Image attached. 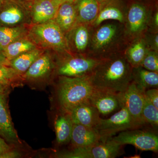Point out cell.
<instances>
[{
  "mask_svg": "<svg viewBox=\"0 0 158 158\" xmlns=\"http://www.w3.org/2000/svg\"><path fill=\"white\" fill-rule=\"evenodd\" d=\"M132 67L123 53L102 59L89 76L93 88L124 92L132 82Z\"/></svg>",
  "mask_w": 158,
  "mask_h": 158,
  "instance_id": "obj_1",
  "label": "cell"
},
{
  "mask_svg": "<svg viewBox=\"0 0 158 158\" xmlns=\"http://www.w3.org/2000/svg\"><path fill=\"white\" fill-rule=\"evenodd\" d=\"M128 41L124 25L116 21H106L94 27L88 56L102 60L123 53Z\"/></svg>",
  "mask_w": 158,
  "mask_h": 158,
  "instance_id": "obj_2",
  "label": "cell"
},
{
  "mask_svg": "<svg viewBox=\"0 0 158 158\" xmlns=\"http://www.w3.org/2000/svg\"><path fill=\"white\" fill-rule=\"evenodd\" d=\"M52 85L55 110L69 113L77 106L89 100L94 88L89 76L76 77L58 76Z\"/></svg>",
  "mask_w": 158,
  "mask_h": 158,
  "instance_id": "obj_3",
  "label": "cell"
},
{
  "mask_svg": "<svg viewBox=\"0 0 158 158\" xmlns=\"http://www.w3.org/2000/svg\"><path fill=\"white\" fill-rule=\"evenodd\" d=\"M27 36L39 48L52 51L58 55L70 53L65 34L53 19L31 25Z\"/></svg>",
  "mask_w": 158,
  "mask_h": 158,
  "instance_id": "obj_4",
  "label": "cell"
},
{
  "mask_svg": "<svg viewBox=\"0 0 158 158\" xmlns=\"http://www.w3.org/2000/svg\"><path fill=\"white\" fill-rule=\"evenodd\" d=\"M56 54L45 50L23 75L24 84L33 90H45L56 77Z\"/></svg>",
  "mask_w": 158,
  "mask_h": 158,
  "instance_id": "obj_5",
  "label": "cell"
},
{
  "mask_svg": "<svg viewBox=\"0 0 158 158\" xmlns=\"http://www.w3.org/2000/svg\"><path fill=\"white\" fill-rule=\"evenodd\" d=\"M156 5L136 1L130 2L123 24L128 43L142 37L147 31L153 9Z\"/></svg>",
  "mask_w": 158,
  "mask_h": 158,
  "instance_id": "obj_6",
  "label": "cell"
},
{
  "mask_svg": "<svg viewBox=\"0 0 158 158\" xmlns=\"http://www.w3.org/2000/svg\"><path fill=\"white\" fill-rule=\"evenodd\" d=\"M101 60L71 53L60 55L56 54V76H89Z\"/></svg>",
  "mask_w": 158,
  "mask_h": 158,
  "instance_id": "obj_7",
  "label": "cell"
},
{
  "mask_svg": "<svg viewBox=\"0 0 158 158\" xmlns=\"http://www.w3.org/2000/svg\"><path fill=\"white\" fill-rule=\"evenodd\" d=\"M123 146L110 138L90 147L72 148L70 150L57 153L56 156L61 158H115L124 153Z\"/></svg>",
  "mask_w": 158,
  "mask_h": 158,
  "instance_id": "obj_8",
  "label": "cell"
},
{
  "mask_svg": "<svg viewBox=\"0 0 158 158\" xmlns=\"http://www.w3.org/2000/svg\"><path fill=\"white\" fill-rule=\"evenodd\" d=\"M94 128L99 135L101 142L107 141L118 132L126 130L140 129L127 108L123 106L119 111L110 118H101Z\"/></svg>",
  "mask_w": 158,
  "mask_h": 158,
  "instance_id": "obj_9",
  "label": "cell"
},
{
  "mask_svg": "<svg viewBox=\"0 0 158 158\" xmlns=\"http://www.w3.org/2000/svg\"><path fill=\"white\" fill-rule=\"evenodd\" d=\"M111 138L123 146L131 144L141 150L158 152V136L151 131L139 129L126 130Z\"/></svg>",
  "mask_w": 158,
  "mask_h": 158,
  "instance_id": "obj_10",
  "label": "cell"
},
{
  "mask_svg": "<svg viewBox=\"0 0 158 158\" xmlns=\"http://www.w3.org/2000/svg\"><path fill=\"white\" fill-rule=\"evenodd\" d=\"M93 29L94 27L91 24L77 22L65 34L71 53L88 56Z\"/></svg>",
  "mask_w": 158,
  "mask_h": 158,
  "instance_id": "obj_11",
  "label": "cell"
},
{
  "mask_svg": "<svg viewBox=\"0 0 158 158\" xmlns=\"http://www.w3.org/2000/svg\"><path fill=\"white\" fill-rule=\"evenodd\" d=\"M31 25L30 6L8 0L0 8V26L15 27Z\"/></svg>",
  "mask_w": 158,
  "mask_h": 158,
  "instance_id": "obj_12",
  "label": "cell"
},
{
  "mask_svg": "<svg viewBox=\"0 0 158 158\" xmlns=\"http://www.w3.org/2000/svg\"><path fill=\"white\" fill-rule=\"evenodd\" d=\"M10 90L0 94V136L9 144L15 148L22 147L10 114L9 95Z\"/></svg>",
  "mask_w": 158,
  "mask_h": 158,
  "instance_id": "obj_13",
  "label": "cell"
},
{
  "mask_svg": "<svg viewBox=\"0 0 158 158\" xmlns=\"http://www.w3.org/2000/svg\"><path fill=\"white\" fill-rule=\"evenodd\" d=\"M89 100L100 114L107 116L120 110L123 106L122 93L93 88Z\"/></svg>",
  "mask_w": 158,
  "mask_h": 158,
  "instance_id": "obj_14",
  "label": "cell"
},
{
  "mask_svg": "<svg viewBox=\"0 0 158 158\" xmlns=\"http://www.w3.org/2000/svg\"><path fill=\"white\" fill-rule=\"evenodd\" d=\"M144 92L132 81L126 90L122 92L123 106L127 108L139 128L146 125L142 116L145 99Z\"/></svg>",
  "mask_w": 158,
  "mask_h": 158,
  "instance_id": "obj_15",
  "label": "cell"
},
{
  "mask_svg": "<svg viewBox=\"0 0 158 158\" xmlns=\"http://www.w3.org/2000/svg\"><path fill=\"white\" fill-rule=\"evenodd\" d=\"M130 2L128 0H110L100 5L98 15L92 24L96 27L106 21H116L124 24Z\"/></svg>",
  "mask_w": 158,
  "mask_h": 158,
  "instance_id": "obj_16",
  "label": "cell"
},
{
  "mask_svg": "<svg viewBox=\"0 0 158 158\" xmlns=\"http://www.w3.org/2000/svg\"><path fill=\"white\" fill-rule=\"evenodd\" d=\"M60 5L56 0H35L30 3L32 24L42 23L53 19Z\"/></svg>",
  "mask_w": 158,
  "mask_h": 158,
  "instance_id": "obj_17",
  "label": "cell"
},
{
  "mask_svg": "<svg viewBox=\"0 0 158 158\" xmlns=\"http://www.w3.org/2000/svg\"><path fill=\"white\" fill-rule=\"evenodd\" d=\"M73 122L94 128L100 120V114L89 100L77 106L69 113Z\"/></svg>",
  "mask_w": 158,
  "mask_h": 158,
  "instance_id": "obj_18",
  "label": "cell"
},
{
  "mask_svg": "<svg viewBox=\"0 0 158 158\" xmlns=\"http://www.w3.org/2000/svg\"><path fill=\"white\" fill-rule=\"evenodd\" d=\"M100 142V137L94 128L73 123L70 142L72 148L93 146Z\"/></svg>",
  "mask_w": 158,
  "mask_h": 158,
  "instance_id": "obj_19",
  "label": "cell"
},
{
  "mask_svg": "<svg viewBox=\"0 0 158 158\" xmlns=\"http://www.w3.org/2000/svg\"><path fill=\"white\" fill-rule=\"evenodd\" d=\"M54 127L56 141L59 146L68 144L70 141L73 123L69 113L56 110Z\"/></svg>",
  "mask_w": 158,
  "mask_h": 158,
  "instance_id": "obj_20",
  "label": "cell"
},
{
  "mask_svg": "<svg viewBox=\"0 0 158 158\" xmlns=\"http://www.w3.org/2000/svg\"><path fill=\"white\" fill-rule=\"evenodd\" d=\"M53 20L65 35L77 23L74 3L65 2L61 4Z\"/></svg>",
  "mask_w": 158,
  "mask_h": 158,
  "instance_id": "obj_21",
  "label": "cell"
},
{
  "mask_svg": "<svg viewBox=\"0 0 158 158\" xmlns=\"http://www.w3.org/2000/svg\"><path fill=\"white\" fill-rule=\"evenodd\" d=\"M74 5L77 22L92 25L98 15L99 4L95 0H76Z\"/></svg>",
  "mask_w": 158,
  "mask_h": 158,
  "instance_id": "obj_22",
  "label": "cell"
},
{
  "mask_svg": "<svg viewBox=\"0 0 158 158\" xmlns=\"http://www.w3.org/2000/svg\"><path fill=\"white\" fill-rule=\"evenodd\" d=\"M149 50L142 36L129 42L123 54L131 66L136 67L140 66Z\"/></svg>",
  "mask_w": 158,
  "mask_h": 158,
  "instance_id": "obj_23",
  "label": "cell"
},
{
  "mask_svg": "<svg viewBox=\"0 0 158 158\" xmlns=\"http://www.w3.org/2000/svg\"><path fill=\"white\" fill-rule=\"evenodd\" d=\"M132 80L142 91L158 88V73L147 70L141 66L132 67Z\"/></svg>",
  "mask_w": 158,
  "mask_h": 158,
  "instance_id": "obj_24",
  "label": "cell"
},
{
  "mask_svg": "<svg viewBox=\"0 0 158 158\" xmlns=\"http://www.w3.org/2000/svg\"><path fill=\"white\" fill-rule=\"evenodd\" d=\"M44 51L45 50L37 48L26 52L9 61V66L23 76Z\"/></svg>",
  "mask_w": 158,
  "mask_h": 158,
  "instance_id": "obj_25",
  "label": "cell"
},
{
  "mask_svg": "<svg viewBox=\"0 0 158 158\" xmlns=\"http://www.w3.org/2000/svg\"><path fill=\"white\" fill-rule=\"evenodd\" d=\"M30 26L9 27L0 26V49L3 50L11 43L27 36Z\"/></svg>",
  "mask_w": 158,
  "mask_h": 158,
  "instance_id": "obj_26",
  "label": "cell"
},
{
  "mask_svg": "<svg viewBox=\"0 0 158 158\" xmlns=\"http://www.w3.org/2000/svg\"><path fill=\"white\" fill-rule=\"evenodd\" d=\"M38 48L28 36L23 37L11 43L2 51L9 61L24 53Z\"/></svg>",
  "mask_w": 158,
  "mask_h": 158,
  "instance_id": "obj_27",
  "label": "cell"
},
{
  "mask_svg": "<svg viewBox=\"0 0 158 158\" xmlns=\"http://www.w3.org/2000/svg\"><path fill=\"white\" fill-rule=\"evenodd\" d=\"M0 84L10 90L24 85L23 76L11 66L5 65H0Z\"/></svg>",
  "mask_w": 158,
  "mask_h": 158,
  "instance_id": "obj_28",
  "label": "cell"
},
{
  "mask_svg": "<svg viewBox=\"0 0 158 158\" xmlns=\"http://www.w3.org/2000/svg\"><path fill=\"white\" fill-rule=\"evenodd\" d=\"M142 116L145 124H149L152 127L157 129L158 109L156 108L145 97Z\"/></svg>",
  "mask_w": 158,
  "mask_h": 158,
  "instance_id": "obj_29",
  "label": "cell"
},
{
  "mask_svg": "<svg viewBox=\"0 0 158 158\" xmlns=\"http://www.w3.org/2000/svg\"><path fill=\"white\" fill-rule=\"evenodd\" d=\"M140 66L147 70L158 73V52L148 51Z\"/></svg>",
  "mask_w": 158,
  "mask_h": 158,
  "instance_id": "obj_30",
  "label": "cell"
},
{
  "mask_svg": "<svg viewBox=\"0 0 158 158\" xmlns=\"http://www.w3.org/2000/svg\"><path fill=\"white\" fill-rule=\"evenodd\" d=\"M142 37L149 50L158 52V32L147 30Z\"/></svg>",
  "mask_w": 158,
  "mask_h": 158,
  "instance_id": "obj_31",
  "label": "cell"
},
{
  "mask_svg": "<svg viewBox=\"0 0 158 158\" xmlns=\"http://www.w3.org/2000/svg\"><path fill=\"white\" fill-rule=\"evenodd\" d=\"M148 30L158 32V9L156 5L153 9Z\"/></svg>",
  "mask_w": 158,
  "mask_h": 158,
  "instance_id": "obj_32",
  "label": "cell"
},
{
  "mask_svg": "<svg viewBox=\"0 0 158 158\" xmlns=\"http://www.w3.org/2000/svg\"><path fill=\"white\" fill-rule=\"evenodd\" d=\"M144 94L145 98L156 108L158 109V88H151L147 89L144 91Z\"/></svg>",
  "mask_w": 158,
  "mask_h": 158,
  "instance_id": "obj_33",
  "label": "cell"
},
{
  "mask_svg": "<svg viewBox=\"0 0 158 158\" xmlns=\"http://www.w3.org/2000/svg\"><path fill=\"white\" fill-rule=\"evenodd\" d=\"M14 148L0 155V158H19L23 157L21 152Z\"/></svg>",
  "mask_w": 158,
  "mask_h": 158,
  "instance_id": "obj_34",
  "label": "cell"
},
{
  "mask_svg": "<svg viewBox=\"0 0 158 158\" xmlns=\"http://www.w3.org/2000/svg\"><path fill=\"white\" fill-rule=\"evenodd\" d=\"M15 148L11 146L0 136V155Z\"/></svg>",
  "mask_w": 158,
  "mask_h": 158,
  "instance_id": "obj_35",
  "label": "cell"
},
{
  "mask_svg": "<svg viewBox=\"0 0 158 158\" xmlns=\"http://www.w3.org/2000/svg\"><path fill=\"white\" fill-rule=\"evenodd\" d=\"M0 65H10V62L8 60L2 49H0Z\"/></svg>",
  "mask_w": 158,
  "mask_h": 158,
  "instance_id": "obj_36",
  "label": "cell"
},
{
  "mask_svg": "<svg viewBox=\"0 0 158 158\" xmlns=\"http://www.w3.org/2000/svg\"><path fill=\"white\" fill-rule=\"evenodd\" d=\"M10 1H13V2H16L21 3V4H23V5H27L30 6V4L27 2L26 0H10Z\"/></svg>",
  "mask_w": 158,
  "mask_h": 158,
  "instance_id": "obj_37",
  "label": "cell"
},
{
  "mask_svg": "<svg viewBox=\"0 0 158 158\" xmlns=\"http://www.w3.org/2000/svg\"><path fill=\"white\" fill-rule=\"evenodd\" d=\"M8 90H10L9 89H6V88L0 84V94L4 93Z\"/></svg>",
  "mask_w": 158,
  "mask_h": 158,
  "instance_id": "obj_38",
  "label": "cell"
},
{
  "mask_svg": "<svg viewBox=\"0 0 158 158\" xmlns=\"http://www.w3.org/2000/svg\"><path fill=\"white\" fill-rule=\"evenodd\" d=\"M56 1H58L60 4H62V3L65 2H69L74 3V2L76 0H56Z\"/></svg>",
  "mask_w": 158,
  "mask_h": 158,
  "instance_id": "obj_39",
  "label": "cell"
},
{
  "mask_svg": "<svg viewBox=\"0 0 158 158\" xmlns=\"http://www.w3.org/2000/svg\"><path fill=\"white\" fill-rule=\"evenodd\" d=\"M134 1H138V2L146 3V4H152L150 2V0H134Z\"/></svg>",
  "mask_w": 158,
  "mask_h": 158,
  "instance_id": "obj_40",
  "label": "cell"
},
{
  "mask_svg": "<svg viewBox=\"0 0 158 158\" xmlns=\"http://www.w3.org/2000/svg\"><path fill=\"white\" fill-rule=\"evenodd\" d=\"M7 1L8 0H0V8H2L5 5Z\"/></svg>",
  "mask_w": 158,
  "mask_h": 158,
  "instance_id": "obj_41",
  "label": "cell"
},
{
  "mask_svg": "<svg viewBox=\"0 0 158 158\" xmlns=\"http://www.w3.org/2000/svg\"><path fill=\"white\" fill-rule=\"evenodd\" d=\"M95 1H96L99 4V5H100V4H103V3L106 2L110 0H95Z\"/></svg>",
  "mask_w": 158,
  "mask_h": 158,
  "instance_id": "obj_42",
  "label": "cell"
},
{
  "mask_svg": "<svg viewBox=\"0 0 158 158\" xmlns=\"http://www.w3.org/2000/svg\"><path fill=\"white\" fill-rule=\"evenodd\" d=\"M26 1H27V2H28L29 4H30V3L32 2H34L35 0H26Z\"/></svg>",
  "mask_w": 158,
  "mask_h": 158,
  "instance_id": "obj_43",
  "label": "cell"
}]
</instances>
